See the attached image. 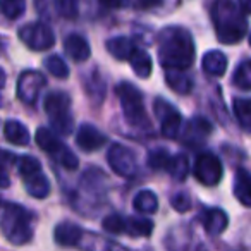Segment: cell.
<instances>
[{
  "label": "cell",
  "instance_id": "3957f363",
  "mask_svg": "<svg viewBox=\"0 0 251 251\" xmlns=\"http://www.w3.org/2000/svg\"><path fill=\"white\" fill-rule=\"evenodd\" d=\"M0 229L9 243L18 246L29 243L33 237L31 217L23 206L14 203H5L0 210Z\"/></svg>",
  "mask_w": 251,
  "mask_h": 251
},
{
  "label": "cell",
  "instance_id": "7a4b0ae2",
  "mask_svg": "<svg viewBox=\"0 0 251 251\" xmlns=\"http://www.w3.org/2000/svg\"><path fill=\"white\" fill-rule=\"evenodd\" d=\"M212 21L220 43L234 45L248 33V19L234 0H215L212 5Z\"/></svg>",
  "mask_w": 251,
  "mask_h": 251
},
{
  "label": "cell",
  "instance_id": "8fae6325",
  "mask_svg": "<svg viewBox=\"0 0 251 251\" xmlns=\"http://www.w3.org/2000/svg\"><path fill=\"white\" fill-rule=\"evenodd\" d=\"M155 112H157L158 119L162 121V134L169 140H176L179 138L182 129V117L171 103L164 100H157L153 105Z\"/></svg>",
  "mask_w": 251,
  "mask_h": 251
},
{
  "label": "cell",
  "instance_id": "4fadbf2b",
  "mask_svg": "<svg viewBox=\"0 0 251 251\" xmlns=\"http://www.w3.org/2000/svg\"><path fill=\"white\" fill-rule=\"evenodd\" d=\"M105 141H107L105 134L100 133V131H98L97 127H95V126H91V124H83L79 127V131H77V134H76L77 147H79L81 150H84V151L98 150V148L103 147Z\"/></svg>",
  "mask_w": 251,
  "mask_h": 251
},
{
  "label": "cell",
  "instance_id": "9a60e30c",
  "mask_svg": "<svg viewBox=\"0 0 251 251\" xmlns=\"http://www.w3.org/2000/svg\"><path fill=\"white\" fill-rule=\"evenodd\" d=\"M64 52H66L67 57H71L74 62H84V60H88L91 55L90 43L81 35L67 36V38L64 40Z\"/></svg>",
  "mask_w": 251,
  "mask_h": 251
},
{
  "label": "cell",
  "instance_id": "cb8c5ba5",
  "mask_svg": "<svg viewBox=\"0 0 251 251\" xmlns=\"http://www.w3.org/2000/svg\"><path fill=\"white\" fill-rule=\"evenodd\" d=\"M124 232L131 234L133 237H148L153 232V222L150 219H141V217H127Z\"/></svg>",
  "mask_w": 251,
  "mask_h": 251
},
{
  "label": "cell",
  "instance_id": "603a6c76",
  "mask_svg": "<svg viewBox=\"0 0 251 251\" xmlns=\"http://www.w3.org/2000/svg\"><path fill=\"white\" fill-rule=\"evenodd\" d=\"M25 188L33 198L43 200V198H47L50 193V182L43 172H38V174H35V176L25 177Z\"/></svg>",
  "mask_w": 251,
  "mask_h": 251
},
{
  "label": "cell",
  "instance_id": "f35d334b",
  "mask_svg": "<svg viewBox=\"0 0 251 251\" xmlns=\"http://www.w3.org/2000/svg\"><path fill=\"white\" fill-rule=\"evenodd\" d=\"M9 186H11V177L4 169H0V188H9Z\"/></svg>",
  "mask_w": 251,
  "mask_h": 251
},
{
  "label": "cell",
  "instance_id": "60d3db41",
  "mask_svg": "<svg viewBox=\"0 0 251 251\" xmlns=\"http://www.w3.org/2000/svg\"><path fill=\"white\" fill-rule=\"evenodd\" d=\"M4 84H5V73H4V69L0 67V90L4 88Z\"/></svg>",
  "mask_w": 251,
  "mask_h": 251
},
{
  "label": "cell",
  "instance_id": "ac0fdd59",
  "mask_svg": "<svg viewBox=\"0 0 251 251\" xmlns=\"http://www.w3.org/2000/svg\"><path fill=\"white\" fill-rule=\"evenodd\" d=\"M165 81L176 91V93L188 95L193 90V79L186 71L181 69H167L165 71Z\"/></svg>",
  "mask_w": 251,
  "mask_h": 251
},
{
  "label": "cell",
  "instance_id": "ab89813d",
  "mask_svg": "<svg viewBox=\"0 0 251 251\" xmlns=\"http://www.w3.org/2000/svg\"><path fill=\"white\" fill-rule=\"evenodd\" d=\"M237 7L243 11V14H250L251 11V0H237Z\"/></svg>",
  "mask_w": 251,
  "mask_h": 251
},
{
  "label": "cell",
  "instance_id": "ba28073f",
  "mask_svg": "<svg viewBox=\"0 0 251 251\" xmlns=\"http://www.w3.org/2000/svg\"><path fill=\"white\" fill-rule=\"evenodd\" d=\"M107 162L110 169L121 177H133L138 171V160L133 150L121 143H114L107 153Z\"/></svg>",
  "mask_w": 251,
  "mask_h": 251
},
{
  "label": "cell",
  "instance_id": "e0dca14e",
  "mask_svg": "<svg viewBox=\"0 0 251 251\" xmlns=\"http://www.w3.org/2000/svg\"><path fill=\"white\" fill-rule=\"evenodd\" d=\"M201 69L212 77H222L227 71V55L220 50H210L203 57Z\"/></svg>",
  "mask_w": 251,
  "mask_h": 251
},
{
  "label": "cell",
  "instance_id": "484cf974",
  "mask_svg": "<svg viewBox=\"0 0 251 251\" xmlns=\"http://www.w3.org/2000/svg\"><path fill=\"white\" fill-rule=\"evenodd\" d=\"M165 171L176 179V181H184L186 176H188V158L184 155H171L167 165H165Z\"/></svg>",
  "mask_w": 251,
  "mask_h": 251
},
{
  "label": "cell",
  "instance_id": "836d02e7",
  "mask_svg": "<svg viewBox=\"0 0 251 251\" xmlns=\"http://www.w3.org/2000/svg\"><path fill=\"white\" fill-rule=\"evenodd\" d=\"M169 158H171L169 151L165 148H158V150H153L148 155V165L153 171H165V165H167Z\"/></svg>",
  "mask_w": 251,
  "mask_h": 251
},
{
  "label": "cell",
  "instance_id": "1f68e13d",
  "mask_svg": "<svg viewBox=\"0 0 251 251\" xmlns=\"http://www.w3.org/2000/svg\"><path fill=\"white\" fill-rule=\"evenodd\" d=\"M79 2L81 0H53V5L59 16L66 19H76L79 16Z\"/></svg>",
  "mask_w": 251,
  "mask_h": 251
},
{
  "label": "cell",
  "instance_id": "d6986e66",
  "mask_svg": "<svg viewBox=\"0 0 251 251\" xmlns=\"http://www.w3.org/2000/svg\"><path fill=\"white\" fill-rule=\"evenodd\" d=\"M107 50L117 60H127L131 53L136 50V45H134V40L127 38V36H115L107 42Z\"/></svg>",
  "mask_w": 251,
  "mask_h": 251
},
{
  "label": "cell",
  "instance_id": "4316f807",
  "mask_svg": "<svg viewBox=\"0 0 251 251\" xmlns=\"http://www.w3.org/2000/svg\"><path fill=\"white\" fill-rule=\"evenodd\" d=\"M234 114H236L237 122L241 124L244 131H250L251 127V101L248 98H236L232 103Z\"/></svg>",
  "mask_w": 251,
  "mask_h": 251
},
{
  "label": "cell",
  "instance_id": "52a82bcc",
  "mask_svg": "<svg viewBox=\"0 0 251 251\" xmlns=\"http://www.w3.org/2000/svg\"><path fill=\"white\" fill-rule=\"evenodd\" d=\"M19 40L35 52H43L55 45V35L52 28L43 23H29L19 29Z\"/></svg>",
  "mask_w": 251,
  "mask_h": 251
},
{
  "label": "cell",
  "instance_id": "ffe728a7",
  "mask_svg": "<svg viewBox=\"0 0 251 251\" xmlns=\"http://www.w3.org/2000/svg\"><path fill=\"white\" fill-rule=\"evenodd\" d=\"M4 134L7 138L9 143L18 145V147H26L31 140L29 131L26 129V126L21 124L19 121H7L4 124Z\"/></svg>",
  "mask_w": 251,
  "mask_h": 251
},
{
  "label": "cell",
  "instance_id": "30bf717a",
  "mask_svg": "<svg viewBox=\"0 0 251 251\" xmlns=\"http://www.w3.org/2000/svg\"><path fill=\"white\" fill-rule=\"evenodd\" d=\"M193 174L198 179L201 184L205 186H215L220 182L224 174L222 162L219 160V157L213 153H201L195 162V169Z\"/></svg>",
  "mask_w": 251,
  "mask_h": 251
},
{
  "label": "cell",
  "instance_id": "7402d4cb",
  "mask_svg": "<svg viewBox=\"0 0 251 251\" xmlns=\"http://www.w3.org/2000/svg\"><path fill=\"white\" fill-rule=\"evenodd\" d=\"M127 60H129L131 67H133L134 74H136L138 77H141V79L150 77L151 69H153V62H151V57L148 55V52L136 49L131 53V57Z\"/></svg>",
  "mask_w": 251,
  "mask_h": 251
},
{
  "label": "cell",
  "instance_id": "44dd1931",
  "mask_svg": "<svg viewBox=\"0 0 251 251\" xmlns=\"http://www.w3.org/2000/svg\"><path fill=\"white\" fill-rule=\"evenodd\" d=\"M234 195L241 201V205L251 206V177L246 169H239L234 181Z\"/></svg>",
  "mask_w": 251,
  "mask_h": 251
},
{
  "label": "cell",
  "instance_id": "277c9868",
  "mask_svg": "<svg viewBox=\"0 0 251 251\" xmlns=\"http://www.w3.org/2000/svg\"><path fill=\"white\" fill-rule=\"evenodd\" d=\"M115 93L121 101L122 112H124L126 121L134 127H147L150 124L148 115L145 112L143 95L134 84L131 83H121L115 88Z\"/></svg>",
  "mask_w": 251,
  "mask_h": 251
},
{
  "label": "cell",
  "instance_id": "d6a6232c",
  "mask_svg": "<svg viewBox=\"0 0 251 251\" xmlns=\"http://www.w3.org/2000/svg\"><path fill=\"white\" fill-rule=\"evenodd\" d=\"M124 226H126V219L122 215H119V213H110L101 222L103 230H107L108 234H122L124 232Z\"/></svg>",
  "mask_w": 251,
  "mask_h": 251
},
{
  "label": "cell",
  "instance_id": "8d00e7d4",
  "mask_svg": "<svg viewBox=\"0 0 251 251\" xmlns=\"http://www.w3.org/2000/svg\"><path fill=\"white\" fill-rule=\"evenodd\" d=\"M164 4V0H136L138 9H153Z\"/></svg>",
  "mask_w": 251,
  "mask_h": 251
},
{
  "label": "cell",
  "instance_id": "2e32d148",
  "mask_svg": "<svg viewBox=\"0 0 251 251\" xmlns=\"http://www.w3.org/2000/svg\"><path fill=\"white\" fill-rule=\"evenodd\" d=\"M201 224L203 229L206 230V234L210 236H219L224 230L227 229V224H229V217L224 210L220 208H210L206 210L201 215Z\"/></svg>",
  "mask_w": 251,
  "mask_h": 251
},
{
  "label": "cell",
  "instance_id": "5b68a950",
  "mask_svg": "<svg viewBox=\"0 0 251 251\" xmlns=\"http://www.w3.org/2000/svg\"><path fill=\"white\" fill-rule=\"evenodd\" d=\"M45 112L53 129L62 136L73 133L74 119L71 115V97L64 91H52L45 98Z\"/></svg>",
  "mask_w": 251,
  "mask_h": 251
},
{
  "label": "cell",
  "instance_id": "74e56055",
  "mask_svg": "<svg viewBox=\"0 0 251 251\" xmlns=\"http://www.w3.org/2000/svg\"><path fill=\"white\" fill-rule=\"evenodd\" d=\"M98 2L108 9H117L121 5H124V0H98Z\"/></svg>",
  "mask_w": 251,
  "mask_h": 251
},
{
  "label": "cell",
  "instance_id": "e575fe53",
  "mask_svg": "<svg viewBox=\"0 0 251 251\" xmlns=\"http://www.w3.org/2000/svg\"><path fill=\"white\" fill-rule=\"evenodd\" d=\"M172 206H174L177 212H188L191 208V198H189L186 193H177V195L172 198Z\"/></svg>",
  "mask_w": 251,
  "mask_h": 251
},
{
  "label": "cell",
  "instance_id": "d4e9b609",
  "mask_svg": "<svg viewBox=\"0 0 251 251\" xmlns=\"http://www.w3.org/2000/svg\"><path fill=\"white\" fill-rule=\"evenodd\" d=\"M133 206L136 212L140 213H147V215H151L158 210V198L153 191L150 189H143L140 191L133 200Z\"/></svg>",
  "mask_w": 251,
  "mask_h": 251
},
{
  "label": "cell",
  "instance_id": "83f0119b",
  "mask_svg": "<svg viewBox=\"0 0 251 251\" xmlns=\"http://www.w3.org/2000/svg\"><path fill=\"white\" fill-rule=\"evenodd\" d=\"M232 83L244 91L251 90V62L250 60H243V62L237 66L236 73H234V76H232Z\"/></svg>",
  "mask_w": 251,
  "mask_h": 251
},
{
  "label": "cell",
  "instance_id": "4dcf8cb0",
  "mask_svg": "<svg viewBox=\"0 0 251 251\" xmlns=\"http://www.w3.org/2000/svg\"><path fill=\"white\" fill-rule=\"evenodd\" d=\"M45 67L52 76L59 77V79H66L69 76V67H67L66 60L59 55H50L45 59Z\"/></svg>",
  "mask_w": 251,
  "mask_h": 251
},
{
  "label": "cell",
  "instance_id": "8992f818",
  "mask_svg": "<svg viewBox=\"0 0 251 251\" xmlns=\"http://www.w3.org/2000/svg\"><path fill=\"white\" fill-rule=\"evenodd\" d=\"M35 140H36V145H38L43 151H47L53 160L59 162L64 169H67V171L77 169V165H79L77 157L59 140L55 131L49 129V127H38L35 134Z\"/></svg>",
  "mask_w": 251,
  "mask_h": 251
},
{
  "label": "cell",
  "instance_id": "7c38bea8",
  "mask_svg": "<svg viewBox=\"0 0 251 251\" xmlns=\"http://www.w3.org/2000/svg\"><path fill=\"white\" fill-rule=\"evenodd\" d=\"M210 133H212V124L205 117H195L186 124L184 133L179 136H181L182 143L189 145V147H198V145L205 143Z\"/></svg>",
  "mask_w": 251,
  "mask_h": 251
},
{
  "label": "cell",
  "instance_id": "f546056e",
  "mask_svg": "<svg viewBox=\"0 0 251 251\" xmlns=\"http://www.w3.org/2000/svg\"><path fill=\"white\" fill-rule=\"evenodd\" d=\"M26 0H0V12L7 19H18L25 14Z\"/></svg>",
  "mask_w": 251,
  "mask_h": 251
},
{
  "label": "cell",
  "instance_id": "6da1fadb",
  "mask_svg": "<svg viewBox=\"0 0 251 251\" xmlns=\"http://www.w3.org/2000/svg\"><path fill=\"white\" fill-rule=\"evenodd\" d=\"M195 42L188 29L165 28L158 36V60L165 69L186 71L195 60Z\"/></svg>",
  "mask_w": 251,
  "mask_h": 251
},
{
  "label": "cell",
  "instance_id": "9c48e42d",
  "mask_svg": "<svg viewBox=\"0 0 251 251\" xmlns=\"http://www.w3.org/2000/svg\"><path fill=\"white\" fill-rule=\"evenodd\" d=\"M47 77L40 71H25L18 77V86H16V95L26 105H35L38 100L40 93L45 88Z\"/></svg>",
  "mask_w": 251,
  "mask_h": 251
},
{
  "label": "cell",
  "instance_id": "5bb4252c",
  "mask_svg": "<svg viewBox=\"0 0 251 251\" xmlns=\"http://www.w3.org/2000/svg\"><path fill=\"white\" fill-rule=\"evenodd\" d=\"M83 237H84L83 229L73 222L59 224V226L55 227V230H53V239H55V243L60 244V246H67V248L77 246V244H81Z\"/></svg>",
  "mask_w": 251,
  "mask_h": 251
},
{
  "label": "cell",
  "instance_id": "f1b7e54d",
  "mask_svg": "<svg viewBox=\"0 0 251 251\" xmlns=\"http://www.w3.org/2000/svg\"><path fill=\"white\" fill-rule=\"evenodd\" d=\"M16 167H18V172L21 174L23 179L42 172V164L35 157H29V155L16 158Z\"/></svg>",
  "mask_w": 251,
  "mask_h": 251
},
{
  "label": "cell",
  "instance_id": "d590c367",
  "mask_svg": "<svg viewBox=\"0 0 251 251\" xmlns=\"http://www.w3.org/2000/svg\"><path fill=\"white\" fill-rule=\"evenodd\" d=\"M12 164H16L14 153H11V151H7V150H0V169H5Z\"/></svg>",
  "mask_w": 251,
  "mask_h": 251
}]
</instances>
